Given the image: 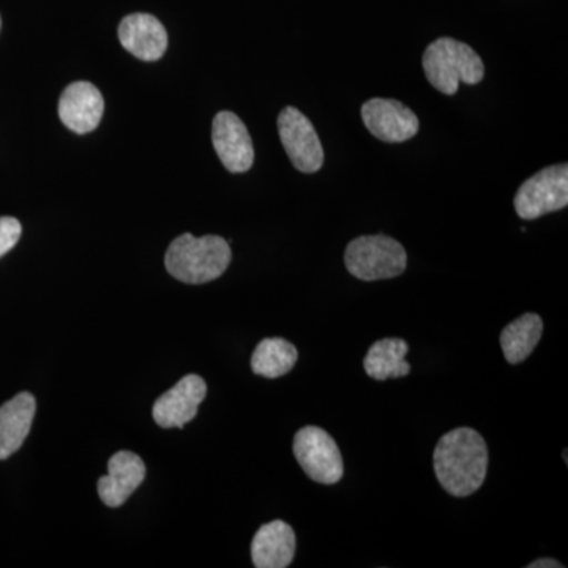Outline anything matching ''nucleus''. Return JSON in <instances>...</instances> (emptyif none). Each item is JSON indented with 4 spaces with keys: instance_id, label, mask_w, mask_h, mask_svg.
Wrapping results in <instances>:
<instances>
[{
    "instance_id": "nucleus-1",
    "label": "nucleus",
    "mask_w": 568,
    "mask_h": 568,
    "mask_svg": "<svg viewBox=\"0 0 568 568\" xmlns=\"http://www.w3.org/2000/svg\"><path fill=\"white\" fill-rule=\"evenodd\" d=\"M437 480L448 495L467 497L484 485L488 448L473 428H457L440 437L433 457Z\"/></svg>"
},
{
    "instance_id": "nucleus-2",
    "label": "nucleus",
    "mask_w": 568,
    "mask_h": 568,
    "mask_svg": "<svg viewBox=\"0 0 568 568\" xmlns=\"http://www.w3.org/2000/svg\"><path fill=\"white\" fill-rule=\"evenodd\" d=\"M233 260L231 246L220 235L182 234L168 248L164 265L179 282L204 284L220 278Z\"/></svg>"
},
{
    "instance_id": "nucleus-3",
    "label": "nucleus",
    "mask_w": 568,
    "mask_h": 568,
    "mask_svg": "<svg viewBox=\"0 0 568 568\" xmlns=\"http://www.w3.org/2000/svg\"><path fill=\"white\" fill-rule=\"evenodd\" d=\"M422 65L426 80L444 95H455L459 82L474 85L485 77L480 55L469 44L454 39H439L429 43Z\"/></svg>"
},
{
    "instance_id": "nucleus-4",
    "label": "nucleus",
    "mask_w": 568,
    "mask_h": 568,
    "mask_svg": "<svg viewBox=\"0 0 568 568\" xmlns=\"http://www.w3.org/2000/svg\"><path fill=\"white\" fill-rule=\"evenodd\" d=\"M347 272L362 282H377L399 276L406 271L405 246L388 235H362L347 245Z\"/></svg>"
},
{
    "instance_id": "nucleus-5",
    "label": "nucleus",
    "mask_w": 568,
    "mask_h": 568,
    "mask_svg": "<svg viewBox=\"0 0 568 568\" xmlns=\"http://www.w3.org/2000/svg\"><path fill=\"white\" fill-rule=\"evenodd\" d=\"M568 204V166L556 164L528 179L517 192L514 205L519 219L536 220L562 211Z\"/></svg>"
},
{
    "instance_id": "nucleus-6",
    "label": "nucleus",
    "mask_w": 568,
    "mask_h": 568,
    "mask_svg": "<svg viewBox=\"0 0 568 568\" xmlns=\"http://www.w3.org/2000/svg\"><path fill=\"white\" fill-rule=\"evenodd\" d=\"M294 455L306 476L323 485H335L342 480V452L332 436L317 426H305L294 437Z\"/></svg>"
},
{
    "instance_id": "nucleus-7",
    "label": "nucleus",
    "mask_w": 568,
    "mask_h": 568,
    "mask_svg": "<svg viewBox=\"0 0 568 568\" xmlns=\"http://www.w3.org/2000/svg\"><path fill=\"white\" fill-rule=\"evenodd\" d=\"M280 140L295 170L313 174L323 168V142L317 136L315 126L297 108H284L278 115Z\"/></svg>"
},
{
    "instance_id": "nucleus-8",
    "label": "nucleus",
    "mask_w": 568,
    "mask_h": 568,
    "mask_svg": "<svg viewBox=\"0 0 568 568\" xmlns=\"http://www.w3.org/2000/svg\"><path fill=\"white\" fill-rule=\"evenodd\" d=\"M212 141L216 155L230 173H246L254 162L252 136L245 123L234 112L222 111L212 125Z\"/></svg>"
},
{
    "instance_id": "nucleus-9",
    "label": "nucleus",
    "mask_w": 568,
    "mask_h": 568,
    "mask_svg": "<svg viewBox=\"0 0 568 568\" xmlns=\"http://www.w3.org/2000/svg\"><path fill=\"white\" fill-rule=\"evenodd\" d=\"M362 121L373 136L384 142L409 141L420 129L416 112L396 100H368L362 106Z\"/></svg>"
},
{
    "instance_id": "nucleus-10",
    "label": "nucleus",
    "mask_w": 568,
    "mask_h": 568,
    "mask_svg": "<svg viewBox=\"0 0 568 568\" xmlns=\"http://www.w3.org/2000/svg\"><path fill=\"white\" fill-rule=\"evenodd\" d=\"M207 395V384L203 377L189 375L179 381L153 405L152 416L162 428H183L196 417L201 403Z\"/></svg>"
},
{
    "instance_id": "nucleus-11",
    "label": "nucleus",
    "mask_w": 568,
    "mask_h": 568,
    "mask_svg": "<svg viewBox=\"0 0 568 568\" xmlns=\"http://www.w3.org/2000/svg\"><path fill=\"white\" fill-rule=\"evenodd\" d=\"M103 111L102 93L91 82H73L59 100V118L74 133L93 132L102 121Z\"/></svg>"
},
{
    "instance_id": "nucleus-12",
    "label": "nucleus",
    "mask_w": 568,
    "mask_h": 568,
    "mask_svg": "<svg viewBox=\"0 0 568 568\" xmlns=\"http://www.w3.org/2000/svg\"><path fill=\"white\" fill-rule=\"evenodd\" d=\"M145 465L133 452H118L108 463V476L99 480V496L104 506L115 508L126 503L144 481Z\"/></svg>"
},
{
    "instance_id": "nucleus-13",
    "label": "nucleus",
    "mask_w": 568,
    "mask_h": 568,
    "mask_svg": "<svg viewBox=\"0 0 568 568\" xmlns=\"http://www.w3.org/2000/svg\"><path fill=\"white\" fill-rule=\"evenodd\" d=\"M119 39L134 58L155 62L163 58L168 48V33L162 22L148 13H134L123 18L119 26Z\"/></svg>"
},
{
    "instance_id": "nucleus-14",
    "label": "nucleus",
    "mask_w": 568,
    "mask_h": 568,
    "mask_svg": "<svg viewBox=\"0 0 568 568\" xmlns=\"http://www.w3.org/2000/svg\"><path fill=\"white\" fill-rule=\"evenodd\" d=\"M36 409V398L28 392L0 406V459L10 458L20 450L31 432Z\"/></svg>"
},
{
    "instance_id": "nucleus-15",
    "label": "nucleus",
    "mask_w": 568,
    "mask_h": 568,
    "mask_svg": "<svg viewBox=\"0 0 568 568\" xmlns=\"http://www.w3.org/2000/svg\"><path fill=\"white\" fill-rule=\"evenodd\" d=\"M295 555L294 529L284 521H272L257 530L252 544V559L257 568H286Z\"/></svg>"
},
{
    "instance_id": "nucleus-16",
    "label": "nucleus",
    "mask_w": 568,
    "mask_h": 568,
    "mask_svg": "<svg viewBox=\"0 0 568 568\" xmlns=\"http://www.w3.org/2000/svg\"><path fill=\"white\" fill-rule=\"evenodd\" d=\"M409 345L402 338H384L369 347L364 368L366 375L376 381L390 377H405L410 373V365L405 361Z\"/></svg>"
},
{
    "instance_id": "nucleus-17",
    "label": "nucleus",
    "mask_w": 568,
    "mask_h": 568,
    "mask_svg": "<svg viewBox=\"0 0 568 568\" xmlns=\"http://www.w3.org/2000/svg\"><path fill=\"white\" fill-rule=\"evenodd\" d=\"M544 334V321L536 313H526L507 325L500 335V346L508 364L517 365L536 349Z\"/></svg>"
},
{
    "instance_id": "nucleus-18",
    "label": "nucleus",
    "mask_w": 568,
    "mask_h": 568,
    "mask_svg": "<svg viewBox=\"0 0 568 568\" xmlns=\"http://www.w3.org/2000/svg\"><path fill=\"white\" fill-rule=\"evenodd\" d=\"M297 347L283 338H265L254 349L252 369L254 375L268 377H282L287 375L297 364Z\"/></svg>"
},
{
    "instance_id": "nucleus-19",
    "label": "nucleus",
    "mask_w": 568,
    "mask_h": 568,
    "mask_svg": "<svg viewBox=\"0 0 568 568\" xmlns=\"http://www.w3.org/2000/svg\"><path fill=\"white\" fill-rule=\"evenodd\" d=\"M21 223L11 216H0V257L9 253L21 237Z\"/></svg>"
},
{
    "instance_id": "nucleus-20",
    "label": "nucleus",
    "mask_w": 568,
    "mask_h": 568,
    "mask_svg": "<svg viewBox=\"0 0 568 568\" xmlns=\"http://www.w3.org/2000/svg\"><path fill=\"white\" fill-rule=\"evenodd\" d=\"M528 568H564V566L555 559H537L529 564Z\"/></svg>"
},
{
    "instance_id": "nucleus-21",
    "label": "nucleus",
    "mask_w": 568,
    "mask_h": 568,
    "mask_svg": "<svg viewBox=\"0 0 568 568\" xmlns=\"http://www.w3.org/2000/svg\"><path fill=\"white\" fill-rule=\"evenodd\" d=\"M0 28H2V20H0Z\"/></svg>"
}]
</instances>
